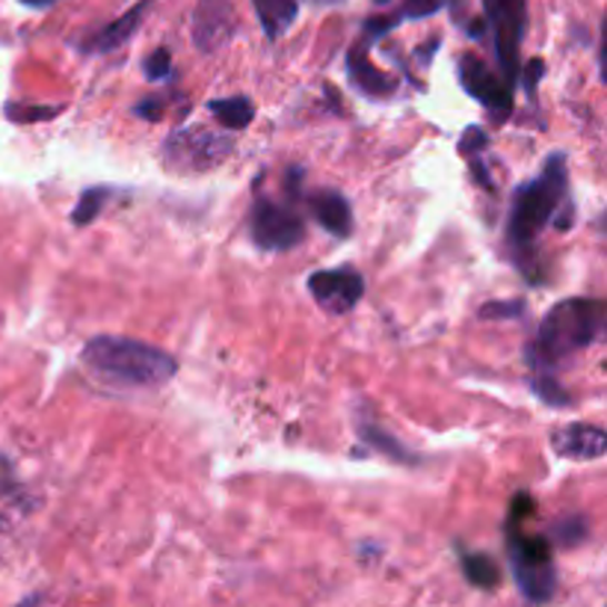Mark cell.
Instances as JSON below:
<instances>
[{
	"instance_id": "26",
	"label": "cell",
	"mask_w": 607,
	"mask_h": 607,
	"mask_svg": "<svg viewBox=\"0 0 607 607\" xmlns=\"http://www.w3.org/2000/svg\"><path fill=\"white\" fill-rule=\"evenodd\" d=\"M486 146H489V137H486L484 128L471 125V128H466V131H462V142H459V151H462V155H468V158H477V151H484Z\"/></svg>"
},
{
	"instance_id": "17",
	"label": "cell",
	"mask_w": 607,
	"mask_h": 607,
	"mask_svg": "<svg viewBox=\"0 0 607 607\" xmlns=\"http://www.w3.org/2000/svg\"><path fill=\"white\" fill-rule=\"evenodd\" d=\"M359 436H361V441H365V445H370L374 450H379L382 457L397 459V462H406V466H415L412 454H409V450H406L404 445H400V441L391 436V432L382 430L379 424L361 421L359 424Z\"/></svg>"
},
{
	"instance_id": "16",
	"label": "cell",
	"mask_w": 607,
	"mask_h": 607,
	"mask_svg": "<svg viewBox=\"0 0 607 607\" xmlns=\"http://www.w3.org/2000/svg\"><path fill=\"white\" fill-rule=\"evenodd\" d=\"M208 110L217 116V122L222 128H229V131H243L249 122H252V113H256V107L249 101L247 96H231V98H213L208 101Z\"/></svg>"
},
{
	"instance_id": "21",
	"label": "cell",
	"mask_w": 607,
	"mask_h": 607,
	"mask_svg": "<svg viewBox=\"0 0 607 607\" xmlns=\"http://www.w3.org/2000/svg\"><path fill=\"white\" fill-rule=\"evenodd\" d=\"M587 537V521L581 516H575V519H564L560 525L551 528V539H557V546H578Z\"/></svg>"
},
{
	"instance_id": "25",
	"label": "cell",
	"mask_w": 607,
	"mask_h": 607,
	"mask_svg": "<svg viewBox=\"0 0 607 607\" xmlns=\"http://www.w3.org/2000/svg\"><path fill=\"white\" fill-rule=\"evenodd\" d=\"M60 113V107H21L7 105V116L12 122H36V119H53Z\"/></svg>"
},
{
	"instance_id": "5",
	"label": "cell",
	"mask_w": 607,
	"mask_h": 607,
	"mask_svg": "<svg viewBox=\"0 0 607 607\" xmlns=\"http://www.w3.org/2000/svg\"><path fill=\"white\" fill-rule=\"evenodd\" d=\"M486 33L492 36L495 62L513 89L519 80V53L528 30V7L525 0H484Z\"/></svg>"
},
{
	"instance_id": "32",
	"label": "cell",
	"mask_w": 607,
	"mask_h": 607,
	"mask_svg": "<svg viewBox=\"0 0 607 607\" xmlns=\"http://www.w3.org/2000/svg\"><path fill=\"white\" fill-rule=\"evenodd\" d=\"M374 3H377V7H386V3H391V0H374Z\"/></svg>"
},
{
	"instance_id": "8",
	"label": "cell",
	"mask_w": 607,
	"mask_h": 607,
	"mask_svg": "<svg viewBox=\"0 0 607 607\" xmlns=\"http://www.w3.org/2000/svg\"><path fill=\"white\" fill-rule=\"evenodd\" d=\"M459 83L468 96L495 113V122H504L513 113V87L507 80L486 66L477 53L459 57Z\"/></svg>"
},
{
	"instance_id": "10",
	"label": "cell",
	"mask_w": 607,
	"mask_h": 607,
	"mask_svg": "<svg viewBox=\"0 0 607 607\" xmlns=\"http://www.w3.org/2000/svg\"><path fill=\"white\" fill-rule=\"evenodd\" d=\"M238 30V16L231 0H199L193 12L196 51L217 53Z\"/></svg>"
},
{
	"instance_id": "20",
	"label": "cell",
	"mask_w": 607,
	"mask_h": 607,
	"mask_svg": "<svg viewBox=\"0 0 607 607\" xmlns=\"http://www.w3.org/2000/svg\"><path fill=\"white\" fill-rule=\"evenodd\" d=\"M534 391H537L539 400H546L551 409H560V406L573 404V400H569V395H566L564 388H560V382H557L555 377H548V374H539V377L534 379Z\"/></svg>"
},
{
	"instance_id": "24",
	"label": "cell",
	"mask_w": 607,
	"mask_h": 607,
	"mask_svg": "<svg viewBox=\"0 0 607 607\" xmlns=\"http://www.w3.org/2000/svg\"><path fill=\"white\" fill-rule=\"evenodd\" d=\"M525 311V302L521 300H501V302H486L480 308V317L484 320H513Z\"/></svg>"
},
{
	"instance_id": "1",
	"label": "cell",
	"mask_w": 607,
	"mask_h": 607,
	"mask_svg": "<svg viewBox=\"0 0 607 607\" xmlns=\"http://www.w3.org/2000/svg\"><path fill=\"white\" fill-rule=\"evenodd\" d=\"M80 359L98 379L128 391L167 386L178 374V361L155 344L122 338V335H96L83 344Z\"/></svg>"
},
{
	"instance_id": "22",
	"label": "cell",
	"mask_w": 607,
	"mask_h": 607,
	"mask_svg": "<svg viewBox=\"0 0 607 607\" xmlns=\"http://www.w3.org/2000/svg\"><path fill=\"white\" fill-rule=\"evenodd\" d=\"M142 74L151 80V83H160V80H167L172 74V53L167 48H158V51H151L146 60H142Z\"/></svg>"
},
{
	"instance_id": "13",
	"label": "cell",
	"mask_w": 607,
	"mask_h": 607,
	"mask_svg": "<svg viewBox=\"0 0 607 607\" xmlns=\"http://www.w3.org/2000/svg\"><path fill=\"white\" fill-rule=\"evenodd\" d=\"M368 44L365 39H359V44L347 53V74H350L352 87L365 92V96H391L397 89V78L379 71L374 62L368 60Z\"/></svg>"
},
{
	"instance_id": "28",
	"label": "cell",
	"mask_w": 607,
	"mask_h": 607,
	"mask_svg": "<svg viewBox=\"0 0 607 607\" xmlns=\"http://www.w3.org/2000/svg\"><path fill=\"white\" fill-rule=\"evenodd\" d=\"M160 110H163V101L160 98H146L140 105L133 107V113L140 116V119H158Z\"/></svg>"
},
{
	"instance_id": "19",
	"label": "cell",
	"mask_w": 607,
	"mask_h": 607,
	"mask_svg": "<svg viewBox=\"0 0 607 607\" xmlns=\"http://www.w3.org/2000/svg\"><path fill=\"white\" fill-rule=\"evenodd\" d=\"M107 199H110V190H107V187H89L87 193L78 199V205H74L71 222H74V226H87V222H92L98 213L105 211Z\"/></svg>"
},
{
	"instance_id": "9",
	"label": "cell",
	"mask_w": 607,
	"mask_h": 607,
	"mask_svg": "<svg viewBox=\"0 0 607 607\" xmlns=\"http://www.w3.org/2000/svg\"><path fill=\"white\" fill-rule=\"evenodd\" d=\"M308 293L326 315H347L365 297V276L356 267H335L308 276Z\"/></svg>"
},
{
	"instance_id": "18",
	"label": "cell",
	"mask_w": 607,
	"mask_h": 607,
	"mask_svg": "<svg viewBox=\"0 0 607 607\" xmlns=\"http://www.w3.org/2000/svg\"><path fill=\"white\" fill-rule=\"evenodd\" d=\"M459 564H462V573H466L468 584H475L480 590H495L501 584L498 564L489 555H471V551H466V555L459 557Z\"/></svg>"
},
{
	"instance_id": "27",
	"label": "cell",
	"mask_w": 607,
	"mask_h": 607,
	"mask_svg": "<svg viewBox=\"0 0 607 607\" xmlns=\"http://www.w3.org/2000/svg\"><path fill=\"white\" fill-rule=\"evenodd\" d=\"M543 74H546V62H543V60H530L525 69H519V78L525 80V89H528L530 98L537 96V83H539V78H543Z\"/></svg>"
},
{
	"instance_id": "15",
	"label": "cell",
	"mask_w": 607,
	"mask_h": 607,
	"mask_svg": "<svg viewBox=\"0 0 607 607\" xmlns=\"http://www.w3.org/2000/svg\"><path fill=\"white\" fill-rule=\"evenodd\" d=\"M252 7L270 42L282 39L300 18V0H252Z\"/></svg>"
},
{
	"instance_id": "11",
	"label": "cell",
	"mask_w": 607,
	"mask_h": 607,
	"mask_svg": "<svg viewBox=\"0 0 607 607\" xmlns=\"http://www.w3.org/2000/svg\"><path fill=\"white\" fill-rule=\"evenodd\" d=\"M551 448L560 459L593 462V459H601L607 454V432L599 424H566V427L551 432Z\"/></svg>"
},
{
	"instance_id": "29",
	"label": "cell",
	"mask_w": 607,
	"mask_h": 607,
	"mask_svg": "<svg viewBox=\"0 0 607 607\" xmlns=\"http://www.w3.org/2000/svg\"><path fill=\"white\" fill-rule=\"evenodd\" d=\"M439 44H441L439 36H432L430 42H427V44H424V48H418V51H415V60H421L424 66H427V62L432 60V53L439 51Z\"/></svg>"
},
{
	"instance_id": "12",
	"label": "cell",
	"mask_w": 607,
	"mask_h": 607,
	"mask_svg": "<svg viewBox=\"0 0 607 607\" xmlns=\"http://www.w3.org/2000/svg\"><path fill=\"white\" fill-rule=\"evenodd\" d=\"M149 9H151V0H140V3L128 9L125 16H119L116 21H110V24H105L92 36H87V39L80 42V51L89 53V57H96V53L119 51V48L131 42L133 33L140 30L142 21H146V16H149Z\"/></svg>"
},
{
	"instance_id": "3",
	"label": "cell",
	"mask_w": 607,
	"mask_h": 607,
	"mask_svg": "<svg viewBox=\"0 0 607 607\" xmlns=\"http://www.w3.org/2000/svg\"><path fill=\"white\" fill-rule=\"evenodd\" d=\"M607 324V306L601 300H573L557 302L537 329V338L530 341L528 359L539 374L560 368L573 361L578 352L590 350L599 341Z\"/></svg>"
},
{
	"instance_id": "30",
	"label": "cell",
	"mask_w": 607,
	"mask_h": 607,
	"mask_svg": "<svg viewBox=\"0 0 607 607\" xmlns=\"http://www.w3.org/2000/svg\"><path fill=\"white\" fill-rule=\"evenodd\" d=\"M18 3L27 9H48V7H53L57 0H18Z\"/></svg>"
},
{
	"instance_id": "7",
	"label": "cell",
	"mask_w": 607,
	"mask_h": 607,
	"mask_svg": "<svg viewBox=\"0 0 607 607\" xmlns=\"http://www.w3.org/2000/svg\"><path fill=\"white\" fill-rule=\"evenodd\" d=\"M231 155V140L208 128H181L169 133L163 142V160L169 169L181 172H205V169L220 167Z\"/></svg>"
},
{
	"instance_id": "6",
	"label": "cell",
	"mask_w": 607,
	"mask_h": 607,
	"mask_svg": "<svg viewBox=\"0 0 607 607\" xmlns=\"http://www.w3.org/2000/svg\"><path fill=\"white\" fill-rule=\"evenodd\" d=\"M249 238L261 252H291L306 240V222L270 196H258L249 208Z\"/></svg>"
},
{
	"instance_id": "14",
	"label": "cell",
	"mask_w": 607,
	"mask_h": 607,
	"mask_svg": "<svg viewBox=\"0 0 607 607\" xmlns=\"http://www.w3.org/2000/svg\"><path fill=\"white\" fill-rule=\"evenodd\" d=\"M308 208H311L315 220L329 235H335V238H350L352 208L338 190H317L315 196H308Z\"/></svg>"
},
{
	"instance_id": "4",
	"label": "cell",
	"mask_w": 607,
	"mask_h": 607,
	"mask_svg": "<svg viewBox=\"0 0 607 607\" xmlns=\"http://www.w3.org/2000/svg\"><path fill=\"white\" fill-rule=\"evenodd\" d=\"M534 510V501L528 495H516L510 507V521H507V555H510L513 578L516 587L530 605H546L555 599L557 593V569L551 543L546 537H528L521 534V516Z\"/></svg>"
},
{
	"instance_id": "2",
	"label": "cell",
	"mask_w": 607,
	"mask_h": 607,
	"mask_svg": "<svg viewBox=\"0 0 607 607\" xmlns=\"http://www.w3.org/2000/svg\"><path fill=\"white\" fill-rule=\"evenodd\" d=\"M569 202V169L566 155L555 151L537 178H530L513 193L510 220H507V240L516 249V261H534V243L546 226L560 220V205Z\"/></svg>"
},
{
	"instance_id": "23",
	"label": "cell",
	"mask_w": 607,
	"mask_h": 607,
	"mask_svg": "<svg viewBox=\"0 0 607 607\" xmlns=\"http://www.w3.org/2000/svg\"><path fill=\"white\" fill-rule=\"evenodd\" d=\"M445 7V0H404V7L397 12L400 21H415V18H430Z\"/></svg>"
},
{
	"instance_id": "31",
	"label": "cell",
	"mask_w": 607,
	"mask_h": 607,
	"mask_svg": "<svg viewBox=\"0 0 607 607\" xmlns=\"http://www.w3.org/2000/svg\"><path fill=\"white\" fill-rule=\"evenodd\" d=\"M36 605H39V596H30V599H24L18 607H36Z\"/></svg>"
}]
</instances>
